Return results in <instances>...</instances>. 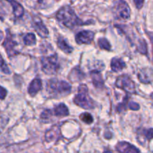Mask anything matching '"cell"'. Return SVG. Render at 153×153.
Returning a JSON list of instances; mask_svg holds the SVG:
<instances>
[{"mask_svg": "<svg viewBox=\"0 0 153 153\" xmlns=\"http://www.w3.org/2000/svg\"><path fill=\"white\" fill-rule=\"evenodd\" d=\"M56 18L60 23L69 29H73L75 26L85 24L83 20L76 16L74 11L70 6H64L60 8L56 14Z\"/></svg>", "mask_w": 153, "mask_h": 153, "instance_id": "1", "label": "cell"}, {"mask_svg": "<svg viewBox=\"0 0 153 153\" xmlns=\"http://www.w3.org/2000/svg\"><path fill=\"white\" fill-rule=\"evenodd\" d=\"M74 102L84 109H92L95 107V103L89 95L87 86L84 84H81L78 87V93L74 98Z\"/></svg>", "mask_w": 153, "mask_h": 153, "instance_id": "2", "label": "cell"}, {"mask_svg": "<svg viewBox=\"0 0 153 153\" xmlns=\"http://www.w3.org/2000/svg\"><path fill=\"white\" fill-rule=\"evenodd\" d=\"M41 62L42 65V70L47 74H55L58 71L59 65L56 54L42 57Z\"/></svg>", "mask_w": 153, "mask_h": 153, "instance_id": "3", "label": "cell"}, {"mask_svg": "<svg viewBox=\"0 0 153 153\" xmlns=\"http://www.w3.org/2000/svg\"><path fill=\"white\" fill-rule=\"evenodd\" d=\"M49 89L51 92L59 95H67L71 91V86L65 81L52 80L49 83Z\"/></svg>", "mask_w": 153, "mask_h": 153, "instance_id": "4", "label": "cell"}, {"mask_svg": "<svg viewBox=\"0 0 153 153\" xmlns=\"http://www.w3.org/2000/svg\"><path fill=\"white\" fill-rule=\"evenodd\" d=\"M116 86L120 89H123L127 93H136L135 91V84L131 79L126 75L119 76L116 81Z\"/></svg>", "mask_w": 153, "mask_h": 153, "instance_id": "5", "label": "cell"}, {"mask_svg": "<svg viewBox=\"0 0 153 153\" xmlns=\"http://www.w3.org/2000/svg\"><path fill=\"white\" fill-rule=\"evenodd\" d=\"M115 14L117 17L123 20H127L130 17L131 10L128 5L123 0H119L115 8Z\"/></svg>", "mask_w": 153, "mask_h": 153, "instance_id": "6", "label": "cell"}, {"mask_svg": "<svg viewBox=\"0 0 153 153\" xmlns=\"http://www.w3.org/2000/svg\"><path fill=\"white\" fill-rule=\"evenodd\" d=\"M17 43L14 40L13 36L8 30H7V35L5 37V39L3 42V46L6 51L7 54L9 57L14 56V55L17 53L15 48L17 47Z\"/></svg>", "mask_w": 153, "mask_h": 153, "instance_id": "7", "label": "cell"}, {"mask_svg": "<svg viewBox=\"0 0 153 153\" xmlns=\"http://www.w3.org/2000/svg\"><path fill=\"white\" fill-rule=\"evenodd\" d=\"M95 34L91 31H81L76 35V42L79 45L83 44H90L93 41Z\"/></svg>", "mask_w": 153, "mask_h": 153, "instance_id": "8", "label": "cell"}, {"mask_svg": "<svg viewBox=\"0 0 153 153\" xmlns=\"http://www.w3.org/2000/svg\"><path fill=\"white\" fill-rule=\"evenodd\" d=\"M33 26L35 28V31L37 32V33L40 35L41 37L46 38V37L48 36L49 32H48V29L45 26L42 20L38 17H36V16L33 17Z\"/></svg>", "mask_w": 153, "mask_h": 153, "instance_id": "9", "label": "cell"}, {"mask_svg": "<svg viewBox=\"0 0 153 153\" xmlns=\"http://www.w3.org/2000/svg\"><path fill=\"white\" fill-rule=\"evenodd\" d=\"M119 153H140L137 147L127 142H120L116 146Z\"/></svg>", "mask_w": 153, "mask_h": 153, "instance_id": "10", "label": "cell"}, {"mask_svg": "<svg viewBox=\"0 0 153 153\" xmlns=\"http://www.w3.org/2000/svg\"><path fill=\"white\" fill-rule=\"evenodd\" d=\"M138 79L143 83H149L153 80V71L149 68H146L140 71L138 73Z\"/></svg>", "mask_w": 153, "mask_h": 153, "instance_id": "11", "label": "cell"}, {"mask_svg": "<svg viewBox=\"0 0 153 153\" xmlns=\"http://www.w3.org/2000/svg\"><path fill=\"white\" fill-rule=\"evenodd\" d=\"M6 1L11 5L13 10V14L16 18H20L23 17L24 14V9L18 2H17L16 0H6Z\"/></svg>", "mask_w": 153, "mask_h": 153, "instance_id": "12", "label": "cell"}, {"mask_svg": "<svg viewBox=\"0 0 153 153\" xmlns=\"http://www.w3.org/2000/svg\"><path fill=\"white\" fill-rule=\"evenodd\" d=\"M42 86V82L39 78H35L32 80L28 88V92L30 95L34 96L41 90Z\"/></svg>", "mask_w": 153, "mask_h": 153, "instance_id": "13", "label": "cell"}, {"mask_svg": "<svg viewBox=\"0 0 153 153\" xmlns=\"http://www.w3.org/2000/svg\"><path fill=\"white\" fill-rule=\"evenodd\" d=\"M60 137V129L58 126H53L50 130L48 131L45 135V139L48 142H52L56 140Z\"/></svg>", "mask_w": 153, "mask_h": 153, "instance_id": "14", "label": "cell"}, {"mask_svg": "<svg viewBox=\"0 0 153 153\" xmlns=\"http://www.w3.org/2000/svg\"><path fill=\"white\" fill-rule=\"evenodd\" d=\"M90 75L91 77H92V83L95 87L98 88V89H101L104 86V80H103L99 71H92Z\"/></svg>", "mask_w": 153, "mask_h": 153, "instance_id": "15", "label": "cell"}, {"mask_svg": "<svg viewBox=\"0 0 153 153\" xmlns=\"http://www.w3.org/2000/svg\"><path fill=\"white\" fill-rule=\"evenodd\" d=\"M48 0H26V4L28 7L35 9L45 8L48 6Z\"/></svg>", "mask_w": 153, "mask_h": 153, "instance_id": "16", "label": "cell"}, {"mask_svg": "<svg viewBox=\"0 0 153 153\" xmlns=\"http://www.w3.org/2000/svg\"><path fill=\"white\" fill-rule=\"evenodd\" d=\"M52 113L53 116L59 117H66L69 114L68 109L64 104H59L56 107H54L53 110H52Z\"/></svg>", "mask_w": 153, "mask_h": 153, "instance_id": "17", "label": "cell"}, {"mask_svg": "<svg viewBox=\"0 0 153 153\" xmlns=\"http://www.w3.org/2000/svg\"><path fill=\"white\" fill-rule=\"evenodd\" d=\"M84 77V74L82 72V71L79 68V67H76L71 71L70 75H69V79L72 82L80 81Z\"/></svg>", "mask_w": 153, "mask_h": 153, "instance_id": "18", "label": "cell"}, {"mask_svg": "<svg viewBox=\"0 0 153 153\" xmlns=\"http://www.w3.org/2000/svg\"><path fill=\"white\" fill-rule=\"evenodd\" d=\"M110 66H111V68L113 71L117 72L122 71L126 67V63L122 59L114 58L112 59Z\"/></svg>", "mask_w": 153, "mask_h": 153, "instance_id": "19", "label": "cell"}, {"mask_svg": "<svg viewBox=\"0 0 153 153\" xmlns=\"http://www.w3.org/2000/svg\"><path fill=\"white\" fill-rule=\"evenodd\" d=\"M57 45H58L59 48L60 50L63 51L65 53H70L73 51V48L67 43L64 38H62V37H59L57 40Z\"/></svg>", "mask_w": 153, "mask_h": 153, "instance_id": "20", "label": "cell"}, {"mask_svg": "<svg viewBox=\"0 0 153 153\" xmlns=\"http://www.w3.org/2000/svg\"><path fill=\"white\" fill-rule=\"evenodd\" d=\"M23 42L27 46H32L36 43L35 35L33 33H29L23 37Z\"/></svg>", "mask_w": 153, "mask_h": 153, "instance_id": "21", "label": "cell"}, {"mask_svg": "<svg viewBox=\"0 0 153 153\" xmlns=\"http://www.w3.org/2000/svg\"><path fill=\"white\" fill-rule=\"evenodd\" d=\"M98 45L101 49L107 50V51H110V49H111L110 42L106 38H100L98 40Z\"/></svg>", "mask_w": 153, "mask_h": 153, "instance_id": "22", "label": "cell"}, {"mask_svg": "<svg viewBox=\"0 0 153 153\" xmlns=\"http://www.w3.org/2000/svg\"><path fill=\"white\" fill-rule=\"evenodd\" d=\"M0 68H1V70L2 71L3 73L6 74H11V71H10L9 68L6 65L5 60L3 59L1 54H0Z\"/></svg>", "mask_w": 153, "mask_h": 153, "instance_id": "23", "label": "cell"}, {"mask_svg": "<svg viewBox=\"0 0 153 153\" xmlns=\"http://www.w3.org/2000/svg\"><path fill=\"white\" fill-rule=\"evenodd\" d=\"M8 122H9L8 117H5V116H0V135L2 133L4 129L5 128Z\"/></svg>", "mask_w": 153, "mask_h": 153, "instance_id": "24", "label": "cell"}, {"mask_svg": "<svg viewBox=\"0 0 153 153\" xmlns=\"http://www.w3.org/2000/svg\"><path fill=\"white\" fill-rule=\"evenodd\" d=\"M80 118L83 123H86V124H91L93 122V118H92V115L88 113H84L81 114Z\"/></svg>", "mask_w": 153, "mask_h": 153, "instance_id": "25", "label": "cell"}, {"mask_svg": "<svg viewBox=\"0 0 153 153\" xmlns=\"http://www.w3.org/2000/svg\"><path fill=\"white\" fill-rule=\"evenodd\" d=\"M142 134H143L144 137L148 140H150L153 138V128L149 129H143L142 131Z\"/></svg>", "mask_w": 153, "mask_h": 153, "instance_id": "26", "label": "cell"}, {"mask_svg": "<svg viewBox=\"0 0 153 153\" xmlns=\"http://www.w3.org/2000/svg\"><path fill=\"white\" fill-rule=\"evenodd\" d=\"M7 95V90L3 88L2 86H0V99L4 100Z\"/></svg>", "mask_w": 153, "mask_h": 153, "instance_id": "27", "label": "cell"}, {"mask_svg": "<svg viewBox=\"0 0 153 153\" xmlns=\"http://www.w3.org/2000/svg\"><path fill=\"white\" fill-rule=\"evenodd\" d=\"M127 100H124V101H123L122 104H119L118 107H117V110H119L120 112H122L123 111V110H125L126 109V107H127Z\"/></svg>", "mask_w": 153, "mask_h": 153, "instance_id": "28", "label": "cell"}, {"mask_svg": "<svg viewBox=\"0 0 153 153\" xmlns=\"http://www.w3.org/2000/svg\"><path fill=\"white\" fill-rule=\"evenodd\" d=\"M129 108L132 110H137L140 109L139 104H137L136 102H134V101H131L129 103Z\"/></svg>", "mask_w": 153, "mask_h": 153, "instance_id": "29", "label": "cell"}, {"mask_svg": "<svg viewBox=\"0 0 153 153\" xmlns=\"http://www.w3.org/2000/svg\"><path fill=\"white\" fill-rule=\"evenodd\" d=\"M144 0H134V2L135 5H136L137 8L138 9H140L143 7V5Z\"/></svg>", "mask_w": 153, "mask_h": 153, "instance_id": "30", "label": "cell"}, {"mask_svg": "<svg viewBox=\"0 0 153 153\" xmlns=\"http://www.w3.org/2000/svg\"><path fill=\"white\" fill-rule=\"evenodd\" d=\"M4 38V35H3V32H2V31L0 30V42H2V40Z\"/></svg>", "mask_w": 153, "mask_h": 153, "instance_id": "31", "label": "cell"}, {"mask_svg": "<svg viewBox=\"0 0 153 153\" xmlns=\"http://www.w3.org/2000/svg\"><path fill=\"white\" fill-rule=\"evenodd\" d=\"M104 153H113V152L111 151V150H110V149H106V150H104Z\"/></svg>", "mask_w": 153, "mask_h": 153, "instance_id": "32", "label": "cell"}, {"mask_svg": "<svg viewBox=\"0 0 153 153\" xmlns=\"http://www.w3.org/2000/svg\"><path fill=\"white\" fill-rule=\"evenodd\" d=\"M56 1H59V0H56Z\"/></svg>", "mask_w": 153, "mask_h": 153, "instance_id": "33", "label": "cell"}]
</instances>
